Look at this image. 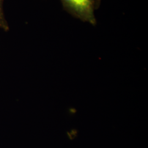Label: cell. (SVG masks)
<instances>
[{
	"label": "cell",
	"instance_id": "cell-1",
	"mask_svg": "<svg viewBox=\"0 0 148 148\" xmlns=\"http://www.w3.org/2000/svg\"><path fill=\"white\" fill-rule=\"evenodd\" d=\"M63 8L76 18L95 25V11L98 8L101 0H61Z\"/></svg>",
	"mask_w": 148,
	"mask_h": 148
},
{
	"label": "cell",
	"instance_id": "cell-2",
	"mask_svg": "<svg viewBox=\"0 0 148 148\" xmlns=\"http://www.w3.org/2000/svg\"><path fill=\"white\" fill-rule=\"evenodd\" d=\"M0 1H1V0H0ZM0 5H1V2H0ZM0 10H1V7H0Z\"/></svg>",
	"mask_w": 148,
	"mask_h": 148
}]
</instances>
